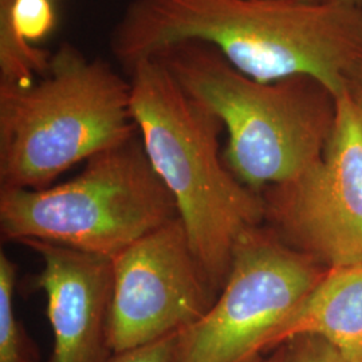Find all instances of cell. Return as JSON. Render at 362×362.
I'll return each mask as SVG.
<instances>
[{"instance_id":"4","label":"cell","mask_w":362,"mask_h":362,"mask_svg":"<svg viewBox=\"0 0 362 362\" xmlns=\"http://www.w3.org/2000/svg\"><path fill=\"white\" fill-rule=\"evenodd\" d=\"M139 132L130 82L70 43L28 85H0V188L45 189Z\"/></svg>"},{"instance_id":"15","label":"cell","mask_w":362,"mask_h":362,"mask_svg":"<svg viewBox=\"0 0 362 362\" xmlns=\"http://www.w3.org/2000/svg\"><path fill=\"white\" fill-rule=\"evenodd\" d=\"M345 93L362 116V61L353 66L346 74Z\"/></svg>"},{"instance_id":"12","label":"cell","mask_w":362,"mask_h":362,"mask_svg":"<svg viewBox=\"0 0 362 362\" xmlns=\"http://www.w3.org/2000/svg\"><path fill=\"white\" fill-rule=\"evenodd\" d=\"M54 23L50 0H0V28L28 43L50 34Z\"/></svg>"},{"instance_id":"2","label":"cell","mask_w":362,"mask_h":362,"mask_svg":"<svg viewBox=\"0 0 362 362\" xmlns=\"http://www.w3.org/2000/svg\"><path fill=\"white\" fill-rule=\"evenodd\" d=\"M128 76L132 115L145 152L176 202L197 258L221 290L238 243L264 224L263 199L226 167L219 117L156 58L140 59Z\"/></svg>"},{"instance_id":"1","label":"cell","mask_w":362,"mask_h":362,"mask_svg":"<svg viewBox=\"0 0 362 362\" xmlns=\"http://www.w3.org/2000/svg\"><path fill=\"white\" fill-rule=\"evenodd\" d=\"M182 42H203L247 77L315 78L336 97L362 61V8L296 0H132L110 35L127 70Z\"/></svg>"},{"instance_id":"13","label":"cell","mask_w":362,"mask_h":362,"mask_svg":"<svg viewBox=\"0 0 362 362\" xmlns=\"http://www.w3.org/2000/svg\"><path fill=\"white\" fill-rule=\"evenodd\" d=\"M287 362H362L315 336L297 337L288 342Z\"/></svg>"},{"instance_id":"11","label":"cell","mask_w":362,"mask_h":362,"mask_svg":"<svg viewBox=\"0 0 362 362\" xmlns=\"http://www.w3.org/2000/svg\"><path fill=\"white\" fill-rule=\"evenodd\" d=\"M18 267L0 251V362H39L38 345L18 320L13 308Z\"/></svg>"},{"instance_id":"5","label":"cell","mask_w":362,"mask_h":362,"mask_svg":"<svg viewBox=\"0 0 362 362\" xmlns=\"http://www.w3.org/2000/svg\"><path fill=\"white\" fill-rule=\"evenodd\" d=\"M179 218L140 132L90 157L71 180L45 189L0 188L6 240H40L103 258Z\"/></svg>"},{"instance_id":"6","label":"cell","mask_w":362,"mask_h":362,"mask_svg":"<svg viewBox=\"0 0 362 362\" xmlns=\"http://www.w3.org/2000/svg\"><path fill=\"white\" fill-rule=\"evenodd\" d=\"M326 270L266 224L251 230L235 248L215 303L179 333L175 362H254L276 349L281 332Z\"/></svg>"},{"instance_id":"7","label":"cell","mask_w":362,"mask_h":362,"mask_svg":"<svg viewBox=\"0 0 362 362\" xmlns=\"http://www.w3.org/2000/svg\"><path fill=\"white\" fill-rule=\"evenodd\" d=\"M264 224L326 269L362 264V116L346 93L322 158L260 192Z\"/></svg>"},{"instance_id":"9","label":"cell","mask_w":362,"mask_h":362,"mask_svg":"<svg viewBox=\"0 0 362 362\" xmlns=\"http://www.w3.org/2000/svg\"><path fill=\"white\" fill-rule=\"evenodd\" d=\"M42 260L31 284L45 293L54 334L50 362H112V260L40 240L22 243Z\"/></svg>"},{"instance_id":"10","label":"cell","mask_w":362,"mask_h":362,"mask_svg":"<svg viewBox=\"0 0 362 362\" xmlns=\"http://www.w3.org/2000/svg\"><path fill=\"white\" fill-rule=\"evenodd\" d=\"M302 336L362 360V264L327 269L281 332L278 348Z\"/></svg>"},{"instance_id":"3","label":"cell","mask_w":362,"mask_h":362,"mask_svg":"<svg viewBox=\"0 0 362 362\" xmlns=\"http://www.w3.org/2000/svg\"><path fill=\"white\" fill-rule=\"evenodd\" d=\"M153 58L219 117L228 133L224 164L257 194L296 180L322 158L337 97L315 78L259 82L203 42L177 43Z\"/></svg>"},{"instance_id":"16","label":"cell","mask_w":362,"mask_h":362,"mask_svg":"<svg viewBox=\"0 0 362 362\" xmlns=\"http://www.w3.org/2000/svg\"><path fill=\"white\" fill-rule=\"evenodd\" d=\"M254 362H287V346L282 345L276 349L272 350L270 354L267 356V353L262 357H259L258 360Z\"/></svg>"},{"instance_id":"17","label":"cell","mask_w":362,"mask_h":362,"mask_svg":"<svg viewBox=\"0 0 362 362\" xmlns=\"http://www.w3.org/2000/svg\"><path fill=\"white\" fill-rule=\"evenodd\" d=\"M310 4H333V6H346V7H358L362 8V0H296Z\"/></svg>"},{"instance_id":"14","label":"cell","mask_w":362,"mask_h":362,"mask_svg":"<svg viewBox=\"0 0 362 362\" xmlns=\"http://www.w3.org/2000/svg\"><path fill=\"white\" fill-rule=\"evenodd\" d=\"M179 333L165 337L141 348L116 354L112 362H175Z\"/></svg>"},{"instance_id":"8","label":"cell","mask_w":362,"mask_h":362,"mask_svg":"<svg viewBox=\"0 0 362 362\" xmlns=\"http://www.w3.org/2000/svg\"><path fill=\"white\" fill-rule=\"evenodd\" d=\"M112 269L109 341L115 354L185 330L220 293L180 218L125 248L112 259Z\"/></svg>"}]
</instances>
